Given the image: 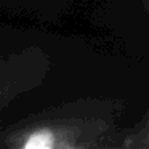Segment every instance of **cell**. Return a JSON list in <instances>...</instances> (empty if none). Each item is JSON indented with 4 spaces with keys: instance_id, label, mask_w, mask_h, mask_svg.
Returning a JSON list of instances; mask_svg holds the SVG:
<instances>
[{
    "instance_id": "1",
    "label": "cell",
    "mask_w": 149,
    "mask_h": 149,
    "mask_svg": "<svg viewBox=\"0 0 149 149\" xmlns=\"http://www.w3.org/2000/svg\"><path fill=\"white\" fill-rule=\"evenodd\" d=\"M106 130L98 120L55 119L39 120L11 130L5 144L18 149H80L96 144V138Z\"/></svg>"
},
{
    "instance_id": "2",
    "label": "cell",
    "mask_w": 149,
    "mask_h": 149,
    "mask_svg": "<svg viewBox=\"0 0 149 149\" xmlns=\"http://www.w3.org/2000/svg\"><path fill=\"white\" fill-rule=\"evenodd\" d=\"M128 146H136V148H149V123L132 139L127 143Z\"/></svg>"
},
{
    "instance_id": "3",
    "label": "cell",
    "mask_w": 149,
    "mask_h": 149,
    "mask_svg": "<svg viewBox=\"0 0 149 149\" xmlns=\"http://www.w3.org/2000/svg\"><path fill=\"white\" fill-rule=\"evenodd\" d=\"M141 3H143V7H144L146 13L149 15V0H141Z\"/></svg>"
}]
</instances>
